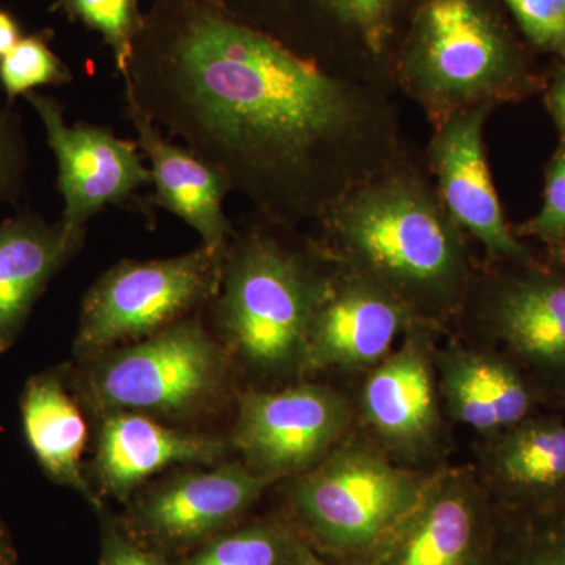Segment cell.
Returning a JSON list of instances; mask_svg holds the SVG:
<instances>
[{"label": "cell", "mask_w": 565, "mask_h": 565, "mask_svg": "<svg viewBox=\"0 0 565 565\" xmlns=\"http://www.w3.org/2000/svg\"><path fill=\"white\" fill-rule=\"evenodd\" d=\"M125 90L280 225L341 199L345 158L367 118L348 84L217 0H156Z\"/></svg>", "instance_id": "obj_1"}, {"label": "cell", "mask_w": 565, "mask_h": 565, "mask_svg": "<svg viewBox=\"0 0 565 565\" xmlns=\"http://www.w3.org/2000/svg\"><path fill=\"white\" fill-rule=\"evenodd\" d=\"M334 239L355 266L412 311H440L459 299L467 262L457 225L422 185L384 178L330 207Z\"/></svg>", "instance_id": "obj_2"}, {"label": "cell", "mask_w": 565, "mask_h": 565, "mask_svg": "<svg viewBox=\"0 0 565 565\" xmlns=\"http://www.w3.org/2000/svg\"><path fill=\"white\" fill-rule=\"evenodd\" d=\"M329 277L262 228L234 234L210 303L223 340L264 373L302 367L311 319Z\"/></svg>", "instance_id": "obj_3"}, {"label": "cell", "mask_w": 565, "mask_h": 565, "mask_svg": "<svg viewBox=\"0 0 565 565\" xmlns=\"http://www.w3.org/2000/svg\"><path fill=\"white\" fill-rule=\"evenodd\" d=\"M429 479L363 441L337 446L294 484V525L305 544L334 563L373 565L414 514Z\"/></svg>", "instance_id": "obj_4"}, {"label": "cell", "mask_w": 565, "mask_h": 565, "mask_svg": "<svg viewBox=\"0 0 565 565\" xmlns=\"http://www.w3.org/2000/svg\"><path fill=\"white\" fill-rule=\"evenodd\" d=\"M230 356L199 318L96 355L85 393L104 414L148 412L189 418L217 407L228 392Z\"/></svg>", "instance_id": "obj_5"}, {"label": "cell", "mask_w": 565, "mask_h": 565, "mask_svg": "<svg viewBox=\"0 0 565 565\" xmlns=\"http://www.w3.org/2000/svg\"><path fill=\"white\" fill-rule=\"evenodd\" d=\"M478 0H427L405 57L408 87L440 121L515 87L519 63Z\"/></svg>", "instance_id": "obj_6"}, {"label": "cell", "mask_w": 565, "mask_h": 565, "mask_svg": "<svg viewBox=\"0 0 565 565\" xmlns=\"http://www.w3.org/2000/svg\"><path fill=\"white\" fill-rule=\"evenodd\" d=\"M223 255L202 245L173 258L115 264L82 300L76 351L96 356L191 318L214 299Z\"/></svg>", "instance_id": "obj_7"}, {"label": "cell", "mask_w": 565, "mask_h": 565, "mask_svg": "<svg viewBox=\"0 0 565 565\" xmlns=\"http://www.w3.org/2000/svg\"><path fill=\"white\" fill-rule=\"evenodd\" d=\"M46 131L57 159V189L63 196L58 225L71 239L84 244L87 223L107 206H125L134 193L152 184L137 141L120 139L110 128L88 122L68 126L62 104L31 92L24 96Z\"/></svg>", "instance_id": "obj_8"}, {"label": "cell", "mask_w": 565, "mask_h": 565, "mask_svg": "<svg viewBox=\"0 0 565 565\" xmlns=\"http://www.w3.org/2000/svg\"><path fill=\"white\" fill-rule=\"evenodd\" d=\"M351 412L340 393L302 384L247 393L239 403L234 446L253 473L278 481L326 459L348 429Z\"/></svg>", "instance_id": "obj_9"}, {"label": "cell", "mask_w": 565, "mask_h": 565, "mask_svg": "<svg viewBox=\"0 0 565 565\" xmlns=\"http://www.w3.org/2000/svg\"><path fill=\"white\" fill-rule=\"evenodd\" d=\"M494 537L497 508L484 482L441 471L373 565H493Z\"/></svg>", "instance_id": "obj_10"}, {"label": "cell", "mask_w": 565, "mask_h": 565, "mask_svg": "<svg viewBox=\"0 0 565 565\" xmlns=\"http://www.w3.org/2000/svg\"><path fill=\"white\" fill-rule=\"evenodd\" d=\"M414 311L360 273L330 278L308 329L302 370H364L384 362Z\"/></svg>", "instance_id": "obj_11"}, {"label": "cell", "mask_w": 565, "mask_h": 565, "mask_svg": "<svg viewBox=\"0 0 565 565\" xmlns=\"http://www.w3.org/2000/svg\"><path fill=\"white\" fill-rule=\"evenodd\" d=\"M490 109L492 104H479L444 118L430 145V161L452 222L492 255L530 266L531 253L509 230L487 163L484 122Z\"/></svg>", "instance_id": "obj_12"}, {"label": "cell", "mask_w": 565, "mask_h": 565, "mask_svg": "<svg viewBox=\"0 0 565 565\" xmlns=\"http://www.w3.org/2000/svg\"><path fill=\"white\" fill-rule=\"evenodd\" d=\"M275 479L245 463H223L169 479L145 494L134 511L137 531L162 548H185L232 525Z\"/></svg>", "instance_id": "obj_13"}, {"label": "cell", "mask_w": 565, "mask_h": 565, "mask_svg": "<svg viewBox=\"0 0 565 565\" xmlns=\"http://www.w3.org/2000/svg\"><path fill=\"white\" fill-rule=\"evenodd\" d=\"M490 326L541 393L565 397V274L527 270L504 282Z\"/></svg>", "instance_id": "obj_14"}, {"label": "cell", "mask_w": 565, "mask_h": 565, "mask_svg": "<svg viewBox=\"0 0 565 565\" xmlns=\"http://www.w3.org/2000/svg\"><path fill=\"white\" fill-rule=\"evenodd\" d=\"M427 344L408 334L403 348L373 367L363 386V414L390 451L424 455L440 430L434 366Z\"/></svg>", "instance_id": "obj_15"}, {"label": "cell", "mask_w": 565, "mask_h": 565, "mask_svg": "<svg viewBox=\"0 0 565 565\" xmlns=\"http://www.w3.org/2000/svg\"><path fill=\"white\" fill-rule=\"evenodd\" d=\"M126 117L137 132V145L151 162L154 195L151 203L178 215L202 237L204 247L225 253L233 226L223 211V200L232 191L222 173L196 158L189 148L172 143L159 126L125 90Z\"/></svg>", "instance_id": "obj_16"}, {"label": "cell", "mask_w": 565, "mask_h": 565, "mask_svg": "<svg viewBox=\"0 0 565 565\" xmlns=\"http://www.w3.org/2000/svg\"><path fill=\"white\" fill-rule=\"evenodd\" d=\"M106 415L96 446V478L121 501L172 465L215 463L226 455L225 441L212 435L172 429L129 412Z\"/></svg>", "instance_id": "obj_17"}, {"label": "cell", "mask_w": 565, "mask_h": 565, "mask_svg": "<svg viewBox=\"0 0 565 565\" xmlns=\"http://www.w3.org/2000/svg\"><path fill=\"white\" fill-rule=\"evenodd\" d=\"M437 364L449 415L489 438L533 416L541 401L525 371L497 353L452 345Z\"/></svg>", "instance_id": "obj_18"}, {"label": "cell", "mask_w": 565, "mask_h": 565, "mask_svg": "<svg viewBox=\"0 0 565 565\" xmlns=\"http://www.w3.org/2000/svg\"><path fill=\"white\" fill-rule=\"evenodd\" d=\"M486 489L498 508H525L565 494V423L530 416L490 437Z\"/></svg>", "instance_id": "obj_19"}, {"label": "cell", "mask_w": 565, "mask_h": 565, "mask_svg": "<svg viewBox=\"0 0 565 565\" xmlns=\"http://www.w3.org/2000/svg\"><path fill=\"white\" fill-rule=\"evenodd\" d=\"M81 247L35 214L0 222V353L17 343L52 277Z\"/></svg>", "instance_id": "obj_20"}, {"label": "cell", "mask_w": 565, "mask_h": 565, "mask_svg": "<svg viewBox=\"0 0 565 565\" xmlns=\"http://www.w3.org/2000/svg\"><path fill=\"white\" fill-rule=\"evenodd\" d=\"M21 415L28 444L47 478L102 505L82 473L87 424L66 390L62 371L29 379L21 396Z\"/></svg>", "instance_id": "obj_21"}, {"label": "cell", "mask_w": 565, "mask_h": 565, "mask_svg": "<svg viewBox=\"0 0 565 565\" xmlns=\"http://www.w3.org/2000/svg\"><path fill=\"white\" fill-rule=\"evenodd\" d=\"M494 508L493 565H565V494L525 508Z\"/></svg>", "instance_id": "obj_22"}, {"label": "cell", "mask_w": 565, "mask_h": 565, "mask_svg": "<svg viewBox=\"0 0 565 565\" xmlns=\"http://www.w3.org/2000/svg\"><path fill=\"white\" fill-rule=\"evenodd\" d=\"M302 544V539L281 523H256L218 535L180 565H296Z\"/></svg>", "instance_id": "obj_23"}, {"label": "cell", "mask_w": 565, "mask_h": 565, "mask_svg": "<svg viewBox=\"0 0 565 565\" xmlns=\"http://www.w3.org/2000/svg\"><path fill=\"white\" fill-rule=\"evenodd\" d=\"M71 20L98 31L109 44L122 79H129L134 43L143 28L139 0H57Z\"/></svg>", "instance_id": "obj_24"}, {"label": "cell", "mask_w": 565, "mask_h": 565, "mask_svg": "<svg viewBox=\"0 0 565 565\" xmlns=\"http://www.w3.org/2000/svg\"><path fill=\"white\" fill-rule=\"evenodd\" d=\"M71 81L73 74L68 66L52 52L44 35L21 39L0 61V84L10 103L36 87L63 85Z\"/></svg>", "instance_id": "obj_25"}, {"label": "cell", "mask_w": 565, "mask_h": 565, "mask_svg": "<svg viewBox=\"0 0 565 565\" xmlns=\"http://www.w3.org/2000/svg\"><path fill=\"white\" fill-rule=\"evenodd\" d=\"M505 3L535 46L565 54V0H505Z\"/></svg>", "instance_id": "obj_26"}, {"label": "cell", "mask_w": 565, "mask_h": 565, "mask_svg": "<svg viewBox=\"0 0 565 565\" xmlns=\"http://www.w3.org/2000/svg\"><path fill=\"white\" fill-rule=\"evenodd\" d=\"M338 20L352 25L374 52L382 51L390 35L394 0H315Z\"/></svg>", "instance_id": "obj_27"}, {"label": "cell", "mask_w": 565, "mask_h": 565, "mask_svg": "<svg viewBox=\"0 0 565 565\" xmlns=\"http://www.w3.org/2000/svg\"><path fill=\"white\" fill-rule=\"evenodd\" d=\"M525 233L550 243L565 237V148L557 152L546 172L544 204L525 225Z\"/></svg>", "instance_id": "obj_28"}, {"label": "cell", "mask_w": 565, "mask_h": 565, "mask_svg": "<svg viewBox=\"0 0 565 565\" xmlns=\"http://www.w3.org/2000/svg\"><path fill=\"white\" fill-rule=\"evenodd\" d=\"M28 151L20 117L0 109V203L14 202L20 196Z\"/></svg>", "instance_id": "obj_29"}, {"label": "cell", "mask_w": 565, "mask_h": 565, "mask_svg": "<svg viewBox=\"0 0 565 565\" xmlns=\"http://www.w3.org/2000/svg\"><path fill=\"white\" fill-rule=\"evenodd\" d=\"M103 565H166L161 557L145 552L139 546L122 539L115 530H109L104 539Z\"/></svg>", "instance_id": "obj_30"}, {"label": "cell", "mask_w": 565, "mask_h": 565, "mask_svg": "<svg viewBox=\"0 0 565 565\" xmlns=\"http://www.w3.org/2000/svg\"><path fill=\"white\" fill-rule=\"evenodd\" d=\"M20 40L21 32L17 21L7 11L0 10V61L17 46Z\"/></svg>", "instance_id": "obj_31"}, {"label": "cell", "mask_w": 565, "mask_h": 565, "mask_svg": "<svg viewBox=\"0 0 565 565\" xmlns=\"http://www.w3.org/2000/svg\"><path fill=\"white\" fill-rule=\"evenodd\" d=\"M548 102L553 115H555L557 126H559L565 137V71L557 74L555 82H553Z\"/></svg>", "instance_id": "obj_32"}, {"label": "cell", "mask_w": 565, "mask_h": 565, "mask_svg": "<svg viewBox=\"0 0 565 565\" xmlns=\"http://www.w3.org/2000/svg\"><path fill=\"white\" fill-rule=\"evenodd\" d=\"M0 565H14V552L2 525H0Z\"/></svg>", "instance_id": "obj_33"}, {"label": "cell", "mask_w": 565, "mask_h": 565, "mask_svg": "<svg viewBox=\"0 0 565 565\" xmlns=\"http://www.w3.org/2000/svg\"><path fill=\"white\" fill-rule=\"evenodd\" d=\"M296 565H327L323 563L321 557L316 556L313 550L310 548L307 544H302L299 550V555H297Z\"/></svg>", "instance_id": "obj_34"}]
</instances>
